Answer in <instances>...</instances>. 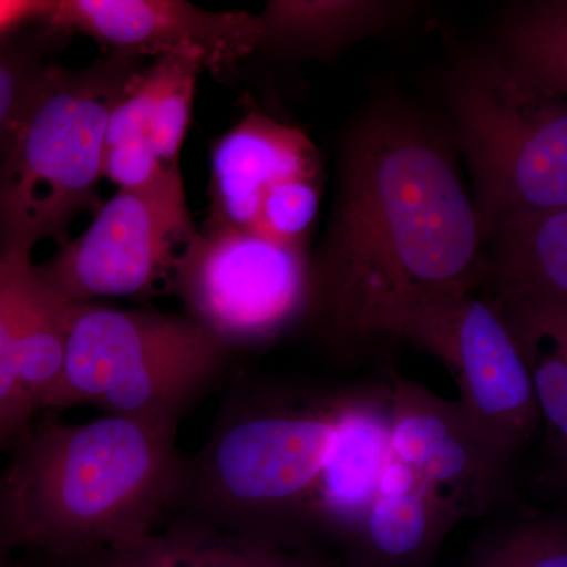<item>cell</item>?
<instances>
[{"instance_id":"obj_23","label":"cell","mask_w":567,"mask_h":567,"mask_svg":"<svg viewBox=\"0 0 567 567\" xmlns=\"http://www.w3.org/2000/svg\"><path fill=\"white\" fill-rule=\"evenodd\" d=\"M540 427L546 431L544 462L547 480L566 477L567 465V344L540 349L528 363Z\"/></svg>"},{"instance_id":"obj_3","label":"cell","mask_w":567,"mask_h":567,"mask_svg":"<svg viewBox=\"0 0 567 567\" xmlns=\"http://www.w3.org/2000/svg\"><path fill=\"white\" fill-rule=\"evenodd\" d=\"M347 388L260 380L235 385L210 434L183 458L171 516L295 551L308 533L312 487L333 440Z\"/></svg>"},{"instance_id":"obj_14","label":"cell","mask_w":567,"mask_h":567,"mask_svg":"<svg viewBox=\"0 0 567 567\" xmlns=\"http://www.w3.org/2000/svg\"><path fill=\"white\" fill-rule=\"evenodd\" d=\"M316 145L297 126L251 112L219 137L212 152L208 227L256 226L265 194L292 178H320Z\"/></svg>"},{"instance_id":"obj_26","label":"cell","mask_w":567,"mask_h":567,"mask_svg":"<svg viewBox=\"0 0 567 567\" xmlns=\"http://www.w3.org/2000/svg\"><path fill=\"white\" fill-rule=\"evenodd\" d=\"M40 74L0 52V148L9 142L18 118L31 99Z\"/></svg>"},{"instance_id":"obj_1","label":"cell","mask_w":567,"mask_h":567,"mask_svg":"<svg viewBox=\"0 0 567 567\" xmlns=\"http://www.w3.org/2000/svg\"><path fill=\"white\" fill-rule=\"evenodd\" d=\"M315 270V309L342 341L480 292V230L453 152L406 107L377 106L347 134Z\"/></svg>"},{"instance_id":"obj_25","label":"cell","mask_w":567,"mask_h":567,"mask_svg":"<svg viewBox=\"0 0 567 567\" xmlns=\"http://www.w3.org/2000/svg\"><path fill=\"white\" fill-rule=\"evenodd\" d=\"M319 208L320 178L278 183L265 194L252 229L282 244L303 246Z\"/></svg>"},{"instance_id":"obj_29","label":"cell","mask_w":567,"mask_h":567,"mask_svg":"<svg viewBox=\"0 0 567 567\" xmlns=\"http://www.w3.org/2000/svg\"><path fill=\"white\" fill-rule=\"evenodd\" d=\"M102 551H91V554L71 558H33L31 565H22V567H102V559H100Z\"/></svg>"},{"instance_id":"obj_27","label":"cell","mask_w":567,"mask_h":567,"mask_svg":"<svg viewBox=\"0 0 567 567\" xmlns=\"http://www.w3.org/2000/svg\"><path fill=\"white\" fill-rule=\"evenodd\" d=\"M18 550H21V547L13 509L3 473L0 472V567H22L17 559Z\"/></svg>"},{"instance_id":"obj_15","label":"cell","mask_w":567,"mask_h":567,"mask_svg":"<svg viewBox=\"0 0 567 567\" xmlns=\"http://www.w3.org/2000/svg\"><path fill=\"white\" fill-rule=\"evenodd\" d=\"M461 518L386 454L363 524L338 557L341 567H427Z\"/></svg>"},{"instance_id":"obj_8","label":"cell","mask_w":567,"mask_h":567,"mask_svg":"<svg viewBox=\"0 0 567 567\" xmlns=\"http://www.w3.org/2000/svg\"><path fill=\"white\" fill-rule=\"evenodd\" d=\"M388 334L442 361L456 379L466 415L507 454L517 458L532 445L540 417L528 365L480 295L402 316Z\"/></svg>"},{"instance_id":"obj_22","label":"cell","mask_w":567,"mask_h":567,"mask_svg":"<svg viewBox=\"0 0 567 567\" xmlns=\"http://www.w3.org/2000/svg\"><path fill=\"white\" fill-rule=\"evenodd\" d=\"M151 71L155 100L147 141L164 163L181 166L178 156L192 122L197 80L205 69L189 58H159Z\"/></svg>"},{"instance_id":"obj_17","label":"cell","mask_w":567,"mask_h":567,"mask_svg":"<svg viewBox=\"0 0 567 567\" xmlns=\"http://www.w3.org/2000/svg\"><path fill=\"white\" fill-rule=\"evenodd\" d=\"M410 3L377 0H281L268 3L260 20L265 41L315 58H328L347 44L393 24Z\"/></svg>"},{"instance_id":"obj_21","label":"cell","mask_w":567,"mask_h":567,"mask_svg":"<svg viewBox=\"0 0 567 567\" xmlns=\"http://www.w3.org/2000/svg\"><path fill=\"white\" fill-rule=\"evenodd\" d=\"M31 249H0V451L11 450L35 415L22 393L18 369L17 309Z\"/></svg>"},{"instance_id":"obj_18","label":"cell","mask_w":567,"mask_h":567,"mask_svg":"<svg viewBox=\"0 0 567 567\" xmlns=\"http://www.w3.org/2000/svg\"><path fill=\"white\" fill-rule=\"evenodd\" d=\"M73 311L74 303L55 292L31 260L18 295L17 338L22 393L35 416L61 377Z\"/></svg>"},{"instance_id":"obj_16","label":"cell","mask_w":567,"mask_h":567,"mask_svg":"<svg viewBox=\"0 0 567 567\" xmlns=\"http://www.w3.org/2000/svg\"><path fill=\"white\" fill-rule=\"evenodd\" d=\"M100 559L102 567H341L323 551L287 550L186 516L167 517L166 527Z\"/></svg>"},{"instance_id":"obj_4","label":"cell","mask_w":567,"mask_h":567,"mask_svg":"<svg viewBox=\"0 0 567 567\" xmlns=\"http://www.w3.org/2000/svg\"><path fill=\"white\" fill-rule=\"evenodd\" d=\"M233 349L188 316L74 305L47 409L93 405L177 432L221 377Z\"/></svg>"},{"instance_id":"obj_9","label":"cell","mask_w":567,"mask_h":567,"mask_svg":"<svg viewBox=\"0 0 567 567\" xmlns=\"http://www.w3.org/2000/svg\"><path fill=\"white\" fill-rule=\"evenodd\" d=\"M196 235L189 212L118 189L80 237L37 270L70 303L141 298L173 281L177 257Z\"/></svg>"},{"instance_id":"obj_10","label":"cell","mask_w":567,"mask_h":567,"mask_svg":"<svg viewBox=\"0 0 567 567\" xmlns=\"http://www.w3.org/2000/svg\"><path fill=\"white\" fill-rule=\"evenodd\" d=\"M390 385L388 456L406 466L461 522L486 516L509 498L516 457L492 442L457 399L395 374Z\"/></svg>"},{"instance_id":"obj_11","label":"cell","mask_w":567,"mask_h":567,"mask_svg":"<svg viewBox=\"0 0 567 567\" xmlns=\"http://www.w3.org/2000/svg\"><path fill=\"white\" fill-rule=\"evenodd\" d=\"M480 295L499 317L525 364L567 344V208L520 213L480 237Z\"/></svg>"},{"instance_id":"obj_12","label":"cell","mask_w":567,"mask_h":567,"mask_svg":"<svg viewBox=\"0 0 567 567\" xmlns=\"http://www.w3.org/2000/svg\"><path fill=\"white\" fill-rule=\"evenodd\" d=\"M43 21L122 54L189 58L213 71L251 54L265 35L260 17L178 0H52Z\"/></svg>"},{"instance_id":"obj_20","label":"cell","mask_w":567,"mask_h":567,"mask_svg":"<svg viewBox=\"0 0 567 567\" xmlns=\"http://www.w3.org/2000/svg\"><path fill=\"white\" fill-rule=\"evenodd\" d=\"M465 567H567L565 513L524 514L477 536Z\"/></svg>"},{"instance_id":"obj_13","label":"cell","mask_w":567,"mask_h":567,"mask_svg":"<svg viewBox=\"0 0 567 567\" xmlns=\"http://www.w3.org/2000/svg\"><path fill=\"white\" fill-rule=\"evenodd\" d=\"M391 385L368 383L347 388L338 424L308 509L312 547L349 546L374 499L390 446Z\"/></svg>"},{"instance_id":"obj_28","label":"cell","mask_w":567,"mask_h":567,"mask_svg":"<svg viewBox=\"0 0 567 567\" xmlns=\"http://www.w3.org/2000/svg\"><path fill=\"white\" fill-rule=\"evenodd\" d=\"M52 0H0V35L32 20L43 21Z\"/></svg>"},{"instance_id":"obj_24","label":"cell","mask_w":567,"mask_h":567,"mask_svg":"<svg viewBox=\"0 0 567 567\" xmlns=\"http://www.w3.org/2000/svg\"><path fill=\"white\" fill-rule=\"evenodd\" d=\"M103 177L122 192L144 194L175 210L188 212L181 166L164 163L147 137L104 148Z\"/></svg>"},{"instance_id":"obj_6","label":"cell","mask_w":567,"mask_h":567,"mask_svg":"<svg viewBox=\"0 0 567 567\" xmlns=\"http://www.w3.org/2000/svg\"><path fill=\"white\" fill-rule=\"evenodd\" d=\"M446 106L473 178L481 234L506 216L567 208V106L528 91L487 54L451 71Z\"/></svg>"},{"instance_id":"obj_7","label":"cell","mask_w":567,"mask_h":567,"mask_svg":"<svg viewBox=\"0 0 567 567\" xmlns=\"http://www.w3.org/2000/svg\"><path fill=\"white\" fill-rule=\"evenodd\" d=\"M186 316L230 349L275 341L315 309V270L303 246L256 229L208 227L175 262Z\"/></svg>"},{"instance_id":"obj_2","label":"cell","mask_w":567,"mask_h":567,"mask_svg":"<svg viewBox=\"0 0 567 567\" xmlns=\"http://www.w3.org/2000/svg\"><path fill=\"white\" fill-rule=\"evenodd\" d=\"M2 470L21 550L71 558L132 546L169 514L185 454L177 432L104 415L41 417Z\"/></svg>"},{"instance_id":"obj_5","label":"cell","mask_w":567,"mask_h":567,"mask_svg":"<svg viewBox=\"0 0 567 567\" xmlns=\"http://www.w3.org/2000/svg\"><path fill=\"white\" fill-rule=\"evenodd\" d=\"M128 80L106 69L40 74L3 147L0 249L65 245L71 223L95 204L107 115Z\"/></svg>"},{"instance_id":"obj_19","label":"cell","mask_w":567,"mask_h":567,"mask_svg":"<svg viewBox=\"0 0 567 567\" xmlns=\"http://www.w3.org/2000/svg\"><path fill=\"white\" fill-rule=\"evenodd\" d=\"M488 55L518 84L547 99L567 95V3L536 2L503 22Z\"/></svg>"}]
</instances>
